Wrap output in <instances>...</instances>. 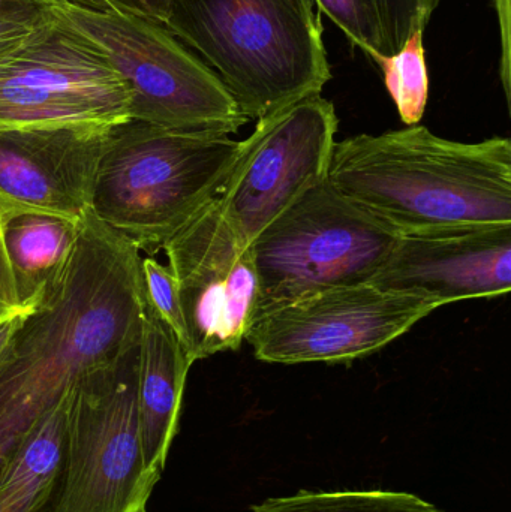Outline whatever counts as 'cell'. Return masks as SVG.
<instances>
[{
  "instance_id": "cell-16",
  "label": "cell",
  "mask_w": 511,
  "mask_h": 512,
  "mask_svg": "<svg viewBox=\"0 0 511 512\" xmlns=\"http://www.w3.org/2000/svg\"><path fill=\"white\" fill-rule=\"evenodd\" d=\"M69 393L32 427L3 465L0 512L54 511L65 468Z\"/></svg>"
},
{
  "instance_id": "cell-6",
  "label": "cell",
  "mask_w": 511,
  "mask_h": 512,
  "mask_svg": "<svg viewBox=\"0 0 511 512\" xmlns=\"http://www.w3.org/2000/svg\"><path fill=\"white\" fill-rule=\"evenodd\" d=\"M399 237L329 180L315 186L251 243L260 282L255 316L315 292L371 282Z\"/></svg>"
},
{
  "instance_id": "cell-27",
  "label": "cell",
  "mask_w": 511,
  "mask_h": 512,
  "mask_svg": "<svg viewBox=\"0 0 511 512\" xmlns=\"http://www.w3.org/2000/svg\"><path fill=\"white\" fill-rule=\"evenodd\" d=\"M45 3L47 0H0V14L42 11Z\"/></svg>"
},
{
  "instance_id": "cell-5",
  "label": "cell",
  "mask_w": 511,
  "mask_h": 512,
  "mask_svg": "<svg viewBox=\"0 0 511 512\" xmlns=\"http://www.w3.org/2000/svg\"><path fill=\"white\" fill-rule=\"evenodd\" d=\"M45 12L113 66L128 87L134 122L228 135L249 122L218 75L164 24L78 0H47Z\"/></svg>"
},
{
  "instance_id": "cell-22",
  "label": "cell",
  "mask_w": 511,
  "mask_h": 512,
  "mask_svg": "<svg viewBox=\"0 0 511 512\" xmlns=\"http://www.w3.org/2000/svg\"><path fill=\"white\" fill-rule=\"evenodd\" d=\"M47 20L48 15L45 9L0 14V54L32 35Z\"/></svg>"
},
{
  "instance_id": "cell-8",
  "label": "cell",
  "mask_w": 511,
  "mask_h": 512,
  "mask_svg": "<svg viewBox=\"0 0 511 512\" xmlns=\"http://www.w3.org/2000/svg\"><path fill=\"white\" fill-rule=\"evenodd\" d=\"M129 120L131 95L113 66L50 15L0 54V129L114 128Z\"/></svg>"
},
{
  "instance_id": "cell-1",
  "label": "cell",
  "mask_w": 511,
  "mask_h": 512,
  "mask_svg": "<svg viewBox=\"0 0 511 512\" xmlns=\"http://www.w3.org/2000/svg\"><path fill=\"white\" fill-rule=\"evenodd\" d=\"M143 312L140 251L90 210L59 279L0 357V471L84 375L137 348Z\"/></svg>"
},
{
  "instance_id": "cell-18",
  "label": "cell",
  "mask_w": 511,
  "mask_h": 512,
  "mask_svg": "<svg viewBox=\"0 0 511 512\" xmlns=\"http://www.w3.org/2000/svg\"><path fill=\"white\" fill-rule=\"evenodd\" d=\"M423 33V30H417L401 50L375 62L383 71L387 92L407 126L419 125L428 107L429 72Z\"/></svg>"
},
{
  "instance_id": "cell-23",
  "label": "cell",
  "mask_w": 511,
  "mask_h": 512,
  "mask_svg": "<svg viewBox=\"0 0 511 512\" xmlns=\"http://www.w3.org/2000/svg\"><path fill=\"white\" fill-rule=\"evenodd\" d=\"M98 8L116 9L129 14L149 18L156 23L167 24L170 18L171 0H78Z\"/></svg>"
},
{
  "instance_id": "cell-10",
  "label": "cell",
  "mask_w": 511,
  "mask_h": 512,
  "mask_svg": "<svg viewBox=\"0 0 511 512\" xmlns=\"http://www.w3.org/2000/svg\"><path fill=\"white\" fill-rule=\"evenodd\" d=\"M434 310L429 301L371 282L339 286L260 313L245 342L266 363H339L374 354Z\"/></svg>"
},
{
  "instance_id": "cell-4",
  "label": "cell",
  "mask_w": 511,
  "mask_h": 512,
  "mask_svg": "<svg viewBox=\"0 0 511 512\" xmlns=\"http://www.w3.org/2000/svg\"><path fill=\"white\" fill-rule=\"evenodd\" d=\"M239 153L240 141L224 132L177 131L129 120L108 138L92 212L153 256L218 197Z\"/></svg>"
},
{
  "instance_id": "cell-14",
  "label": "cell",
  "mask_w": 511,
  "mask_h": 512,
  "mask_svg": "<svg viewBox=\"0 0 511 512\" xmlns=\"http://www.w3.org/2000/svg\"><path fill=\"white\" fill-rule=\"evenodd\" d=\"M192 361L173 331L147 307L137 346V412L147 471L161 480L179 432L183 393Z\"/></svg>"
},
{
  "instance_id": "cell-3",
  "label": "cell",
  "mask_w": 511,
  "mask_h": 512,
  "mask_svg": "<svg viewBox=\"0 0 511 512\" xmlns=\"http://www.w3.org/2000/svg\"><path fill=\"white\" fill-rule=\"evenodd\" d=\"M165 27L249 120L321 95L332 78L314 0H171Z\"/></svg>"
},
{
  "instance_id": "cell-19",
  "label": "cell",
  "mask_w": 511,
  "mask_h": 512,
  "mask_svg": "<svg viewBox=\"0 0 511 512\" xmlns=\"http://www.w3.org/2000/svg\"><path fill=\"white\" fill-rule=\"evenodd\" d=\"M320 12L330 18L351 44L362 50L372 62L389 56L380 18L371 0H314Z\"/></svg>"
},
{
  "instance_id": "cell-11",
  "label": "cell",
  "mask_w": 511,
  "mask_h": 512,
  "mask_svg": "<svg viewBox=\"0 0 511 512\" xmlns=\"http://www.w3.org/2000/svg\"><path fill=\"white\" fill-rule=\"evenodd\" d=\"M179 282L192 363L237 351L257 312L260 282L251 245L210 201L164 249Z\"/></svg>"
},
{
  "instance_id": "cell-24",
  "label": "cell",
  "mask_w": 511,
  "mask_h": 512,
  "mask_svg": "<svg viewBox=\"0 0 511 512\" xmlns=\"http://www.w3.org/2000/svg\"><path fill=\"white\" fill-rule=\"evenodd\" d=\"M501 35L500 78L510 104V0H494Z\"/></svg>"
},
{
  "instance_id": "cell-20",
  "label": "cell",
  "mask_w": 511,
  "mask_h": 512,
  "mask_svg": "<svg viewBox=\"0 0 511 512\" xmlns=\"http://www.w3.org/2000/svg\"><path fill=\"white\" fill-rule=\"evenodd\" d=\"M141 279L147 307L173 331L188 352V328L179 282L173 270L168 265H162L153 256H141Z\"/></svg>"
},
{
  "instance_id": "cell-15",
  "label": "cell",
  "mask_w": 511,
  "mask_h": 512,
  "mask_svg": "<svg viewBox=\"0 0 511 512\" xmlns=\"http://www.w3.org/2000/svg\"><path fill=\"white\" fill-rule=\"evenodd\" d=\"M81 221L0 206V234L18 306L35 309L65 268Z\"/></svg>"
},
{
  "instance_id": "cell-9",
  "label": "cell",
  "mask_w": 511,
  "mask_h": 512,
  "mask_svg": "<svg viewBox=\"0 0 511 512\" xmlns=\"http://www.w3.org/2000/svg\"><path fill=\"white\" fill-rule=\"evenodd\" d=\"M339 120L321 95L293 102L258 119L218 203L237 236L258 234L306 192L326 182Z\"/></svg>"
},
{
  "instance_id": "cell-2",
  "label": "cell",
  "mask_w": 511,
  "mask_h": 512,
  "mask_svg": "<svg viewBox=\"0 0 511 512\" xmlns=\"http://www.w3.org/2000/svg\"><path fill=\"white\" fill-rule=\"evenodd\" d=\"M327 180L399 236L511 225V141L446 140L425 126L333 147Z\"/></svg>"
},
{
  "instance_id": "cell-26",
  "label": "cell",
  "mask_w": 511,
  "mask_h": 512,
  "mask_svg": "<svg viewBox=\"0 0 511 512\" xmlns=\"http://www.w3.org/2000/svg\"><path fill=\"white\" fill-rule=\"evenodd\" d=\"M32 309H21L18 312L12 313V315L3 316L0 318V357L5 352L6 346L11 342L12 334L17 330L18 324H20L23 316Z\"/></svg>"
},
{
  "instance_id": "cell-28",
  "label": "cell",
  "mask_w": 511,
  "mask_h": 512,
  "mask_svg": "<svg viewBox=\"0 0 511 512\" xmlns=\"http://www.w3.org/2000/svg\"><path fill=\"white\" fill-rule=\"evenodd\" d=\"M138 512H147V508H144V510L138 511Z\"/></svg>"
},
{
  "instance_id": "cell-21",
  "label": "cell",
  "mask_w": 511,
  "mask_h": 512,
  "mask_svg": "<svg viewBox=\"0 0 511 512\" xmlns=\"http://www.w3.org/2000/svg\"><path fill=\"white\" fill-rule=\"evenodd\" d=\"M380 18L389 56L417 30L425 32L441 0H371Z\"/></svg>"
},
{
  "instance_id": "cell-13",
  "label": "cell",
  "mask_w": 511,
  "mask_h": 512,
  "mask_svg": "<svg viewBox=\"0 0 511 512\" xmlns=\"http://www.w3.org/2000/svg\"><path fill=\"white\" fill-rule=\"evenodd\" d=\"M111 131L0 129V206L83 221L92 210L96 173Z\"/></svg>"
},
{
  "instance_id": "cell-12",
  "label": "cell",
  "mask_w": 511,
  "mask_h": 512,
  "mask_svg": "<svg viewBox=\"0 0 511 512\" xmlns=\"http://www.w3.org/2000/svg\"><path fill=\"white\" fill-rule=\"evenodd\" d=\"M371 283L422 298L437 309L506 295L511 289V225L401 236Z\"/></svg>"
},
{
  "instance_id": "cell-7",
  "label": "cell",
  "mask_w": 511,
  "mask_h": 512,
  "mask_svg": "<svg viewBox=\"0 0 511 512\" xmlns=\"http://www.w3.org/2000/svg\"><path fill=\"white\" fill-rule=\"evenodd\" d=\"M158 483L141 447L134 348L84 375L69 393L65 468L53 512H138Z\"/></svg>"
},
{
  "instance_id": "cell-25",
  "label": "cell",
  "mask_w": 511,
  "mask_h": 512,
  "mask_svg": "<svg viewBox=\"0 0 511 512\" xmlns=\"http://www.w3.org/2000/svg\"><path fill=\"white\" fill-rule=\"evenodd\" d=\"M23 307L18 306L15 298L14 285H12L11 273L3 251L2 234H0V318L12 315Z\"/></svg>"
},
{
  "instance_id": "cell-17",
  "label": "cell",
  "mask_w": 511,
  "mask_h": 512,
  "mask_svg": "<svg viewBox=\"0 0 511 512\" xmlns=\"http://www.w3.org/2000/svg\"><path fill=\"white\" fill-rule=\"evenodd\" d=\"M248 512H444L420 496L393 490H299L264 499Z\"/></svg>"
}]
</instances>
